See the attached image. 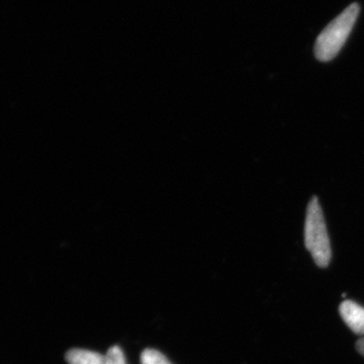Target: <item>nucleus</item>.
<instances>
[{"label":"nucleus","mask_w":364,"mask_h":364,"mask_svg":"<svg viewBox=\"0 0 364 364\" xmlns=\"http://www.w3.org/2000/svg\"><path fill=\"white\" fill-rule=\"evenodd\" d=\"M358 14V4H351L320 33L315 45V55L318 61L329 62L338 55L350 35Z\"/></svg>","instance_id":"f257e3e1"},{"label":"nucleus","mask_w":364,"mask_h":364,"mask_svg":"<svg viewBox=\"0 0 364 364\" xmlns=\"http://www.w3.org/2000/svg\"><path fill=\"white\" fill-rule=\"evenodd\" d=\"M305 245L318 267L325 268L331 261L332 251L322 208L314 196L306 208Z\"/></svg>","instance_id":"f03ea898"},{"label":"nucleus","mask_w":364,"mask_h":364,"mask_svg":"<svg viewBox=\"0 0 364 364\" xmlns=\"http://www.w3.org/2000/svg\"><path fill=\"white\" fill-rule=\"evenodd\" d=\"M339 313L345 324L356 335H364V308L352 301H344Z\"/></svg>","instance_id":"7ed1b4c3"},{"label":"nucleus","mask_w":364,"mask_h":364,"mask_svg":"<svg viewBox=\"0 0 364 364\" xmlns=\"http://www.w3.org/2000/svg\"><path fill=\"white\" fill-rule=\"evenodd\" d=\"M65 358L69 364H105V355L86 349H71Z\"/></svg>","instance_id":"20e7f679"},{"label":"nucleus","mask_w":364,"mask_h":364,"mask_svg":"<svg viewBox=\"0 0 364 364\" xmlns=\"http://www.w3.org/2000/svg\"><path fill=\"white\" fill-rule=\"evenodd\" d=\"M141 364H172L161 352L145 349L141 354Z\"/></svg>","instance_id":"39448f33"},{"label":"nucleus","mask_w":364,"mask_h":364,"mask_svg":"<svg viewBox=\"0 0 364 364\" xmlns=\"http://www.w3.org/2000/svg\"><path fill=\"white\" fill-rule=\"evenodd\" d=\"M105 364H127L126 358L121 347L112 346L105 355Z\"/></svg>","instance_id":"423d86ee"},{"label":"nucleus","mask_w":364,"mask_h":364,"mask_svg":"<svg viewBox=\"0 0 364 364\" xmlns=\"http://www.w3.org/2000/svg\"><path fill=\"white\" fill-rule=\"evenodd\" d=\"M356 349L361 355L364 356V338L359 339L356 343Z\"/></svg>","instance_id":"0eeeda50"}]
</instances>
